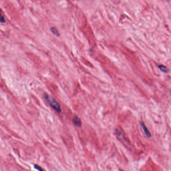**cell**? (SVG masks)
<instances>
[{
  "label": "cell",
  "mask_w": 171,
  "mask_h": 171,
  "mask_svg": "<svg viewBox=\"0 0 171 171\" xmlns=\"http://www.w3.org/2000/svg\"><path fill=\"white\" fill-rule=\"evenodd\" d=\"M159 69H160L161 70H162L163 72H164L165 73L168 72V69L167 67H166L165 66L161 65L159 66Z\"/></svg>",
  "instance_id": "cell-5"
},
{
  "label": "cell",
  "mask_w": 171,
  "mask_h": 171,
  "mask_svg": "<svg viewBox=\"0 0 171 171\" xmlns=\"http://www.w3.org/2000/svg\"><path fill=\"white\" fill-rule=\"evenodd\" d=\"M120 171H124L123 170H120Z\"/></svg>",
  "instance_id": "cell-8"
},
{
  "label": "cell",
  "mask_w": 171,
  "mask_h": 171,
  "mask_svg": "<svg viewBox=\"0 0 171 171\" xmlns=\"http://www.w3.org/2000/svg\"><path fill=\"white\" fill-rule=\"evenodd\" d=\"M0 20H1V22H2V23H4V22H6V21H5V19L4 17L2 15H1Z\"/></svg>",
  "instance_id": "cell-7"
},
{
  "label": "cell",
  "mask_w": 171,
  "mask_h": 171,
  "mask_svg": "<svg viewBox=\"0 0 171 171\" xmlns=\"http://www.w3.org/2000/svg\"><path fill=\"white\" fill-rule=\"evenodd\" d=\"M34 168L36 170H38V171H45V170H44L40 166H38V165H36V164L34 165Z\"/></svg>",
  "instance_id": "cell-6"
},
{
  "label": "cell",
  "mask_w": 171,
  "mask_h": 171,
  "mask_svg": "<svg viewBox=\"0 0 171 171\" xmlns=\"http://www.w3.org/2000/svg\"><path fill=\"white\" fill-rule=\"evenodd\" d=\"M44 97L45 98L48 104L53 109L57 112L58 113H60L61 112V106H60L59 103L54 99L53 97L47 93H44Z\"/></svg>",
  "instance_id": "cell-1"
},
{
  "label": "cell",
  "mask_w": 171,
  "mask_h": 171,
  "mask_svg": "<svg viewBox=\"0 0 171 171\" xmlns=\"http://www.w3.org/2000/svg\"><path fill=\"white\" fill-rule=\"evenodd\" d=\"M51 31L54 34H55V35H56L57 36H59V33L58 32V30H57L56 28L52 27L51 28Z\"/></svg>",
  "instance_id": "cell-4"
},
{
  "label": "cell",
  "mask_w": 171,
  "mask_h": 171,
  "mask_svg": "<svg viewBox=\"0 0 171 171\" xmlns=\"http://www.w3.org/2000/svg\"><path fill=\"white\" fill-rule=\"evenodd\" d=\"M72 122L76 126H78V127H81L82 126L81 120L77 116H75L74 118H73Z\"/></svg>",
  "instance_id": "cell-3"
},
{
  "label": "cell",
  "mask_w": 171,
  "mask_h": 171,
  "mask_svg": "<svg viewBox=\"0 0 171 171\" xmlns=\"http://www.w3.org/2000/svg\"><path fill=\"white\" fill-rule=\"evenodd\" d=\"M140 124H141L142 128V129H143V131H144L146 136L148 138H151V137H152L151 132L149 131V129H148V128L146 127V126L144 122L141 121V122H140Z\"/></svg>",
  "instance_id": "cell-2"
}]
</instances>
